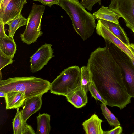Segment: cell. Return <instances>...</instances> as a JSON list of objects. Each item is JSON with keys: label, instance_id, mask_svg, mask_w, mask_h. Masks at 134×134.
<instances>
[{"label": "cell", "instance_id": "cell-1", "mask_svg": "<svg viewBox=\"0 0 134 134\" xmlns=\"http://www.w3.org/2000/svg\"><path fill=\"white\" fill-rule=\"evenodd\" d=\"M87 66L92 81L107 105L120 109L131 102L123 83L121 69L106 46L99 47L92 52Z\"/></svg>", "mask_w": 134, "mask_h": 134}, {"label": "cell", "instance_id": "cell-2", "mask_svg": "<svg viewBox=\"0 0 134 134\" xmlns=\"http://www.w3.org/2000/svg\"><path fill=\"white\" fill-rule=\"evenodd\" d=\"M58 5L66 12L74 29L83 41L93 34L96 26V19L86 10L78 0H60Z\"/></svg>", "mask_w": 134, "mask_h": 134}, {"label": "cell", "instance_id": "cell-3", "mask_svg": "<svg viewBox=\"0 0 134 134\" xmlns=\"http://www.w3.org/2000/svg\"><path fill=\"white\" fill-rule=\"evenodd\" d=\"M51 83L47 80L34 76L9 78L0 80V91L6 93L19 91L26 98L43 95L50 90Z\"/></svg>", "mask_w": 134, "mask_h": 134}, {"label": "cell", "instance_id": "cell-4", "mask_svg": "<svg viewBox=\"0 0 134 134\" xmlns=\"http://www.w3.org/2000/svg\"><path fill=\"white\" fill-rule=\"evenodd\" d=\"M81 69L77 66L69 67L61 72L51 83V93L65 96L81 84Z\"/></svg>", "mask_w": 134, "mask_h": 134}, {"label": "cell", "instance_id": "cell-5", "mask_svg": "<svg viewBox=\"0 0 134 134\" xmlns=\"http://www.w3.org/2000/svg\"><path fill=\"white\" fill-rule=\"evenodd\" d=\"M45 7L34 3L28 17L26 27L24 32L20 34L21 41L28 45L36 41L43 34L41 31V21Z\"/></svg>", "mask_w": 134, "mask_h": 134}, {"label": "cell", "instance_id": "cell-6", "mask_svg": "<svg viewBox=\"0 0 134 134\" xmlns=\"http://www.w3.org/2000/svg\"><path fill=\"white\" fill-rule=\"evenodd\" d=\"M112 56L121 69L123 83L128 94L134 98V66L130 58L120 49L115 52Z\"/></svg>", "mask_w": 134, "mask_h": 134}, {"label": "cell", "instance_id": "cell-7", "mask_svg": "<svg viewBox=\"0 0 134 134\" xmlns=\"http://www.w3.org/2000/svg\"><path fill=\"white\" fill-rule=\"evenodd\" d=\"M108 7L123 18L127 27L134 28V0H111Z\"/></svg>", "mask_w": 134, "mask_h": 134}, {"label": "cell", "instance_id": "cell-8", "mask_svg": "<svg viewBox=\"0 0 134 134\" xmlns=\"http://www.w3.org/2000/svg\"><path fill=\"white\" fill-rule=\"evenodd\" d=\"M52 46L51 44L46 43L42 45L30 57V70L33 73L41 70L54 56Z\"/></svg>", "mask_w": 134, "mask_h": 134}, {"label": "cell", "instance_id": "cell-9", "mask_svg": "<svg viewBox=\"0 0 134 134\" xmlns=\"http://www.w3.org/2000/svg\"><path fill=\"white\" fill-rule=\"evenodd\" d=\"M96 30L97 34L101 36L105 40L114 44L120 49L134 60V51L130 46L128 47L115 36L102 23L99 19H97Z\"/></svg>", "mask_w": 134, "mask_h": 134}, {"label": "cell", "instance_id": "cell-10", "mask_svg": "<svg viewBox=\"0 0 134 134\" xmlns=\"http://www.w3.org/2000/svg\"><path fill=\"white\" fill-rule=\"evenodd\" d=\"M27 0H11L5 9L0 12V20L5 24L20 15Z\"/></svg>", "mask_w": 134, "mask_h": 134}, {"label": "cell", "instance_id": "cell-11", "mask_svg": "<svg viewBox=\"0 0 134 134\" xmlns=\"http://www.w3.org/2000/svg\"><path fill=\"white\" fill-rule=\"evenodd\" d=\"M42 95L35 96L26 99L21 111L22 118L24 122H26L31 116L40 109L42 104Z\"/></svg>", "mask_w": 134, "mask_h": 134}, {"label": "cell", "instance_id": "cell-12", "mask_svg": "<svg viewBox=\"0 0 134 134\" xmlns=\"http://www.w3.org/2000/svg\"><path fill=\"white\" fill-rule=\"evenodd\" d=\"M87 93L81 84L65 96L68 102L76 108H79L85 106L87 103Z\"/></svg>", "mask_w": 134, "mask_h": 134}, {"label": "cell", "instance_id": "cell-13", "mask_svg": "<svg viewBox=\"0 0 134 134\" xmlns=\"http://www.w3.org/2000/svg\"><path fill=\"white\" fill-rule=\"evenodd\" d=\"M26 99L24 94L20 91L7 92L5 97L6 109H19L23 105Z\"/></svg>", "mask_w": 134, "mask_h": 134}, {"label": "cell", "instance_id": "cell-14", "mask_svg": "<svg viewBox=\"0 0 134 134\" xmlns=\"http://www.w3.org/2000/svg\"><path fill=\"white\" fill-rule=\"evenodd\" d=\"M15 115L13 120L12 124L14 134H35L32 127L26 122H24L22 118L21 112L17 109Z\"/></svg>", "mask_w": 134, "mask_h": 134}, {"label": "cell", "instance_id": "cell-15", "mask_svg": "<svg viewBox=\"0 0 134 134\" xmlns=\"http://www.w3.org/2000/svg\"><path fill=\"white\" fill-rule=\"evenodd\" d=\"M102 120L94 114L82 124L86 134H103L101 127Z\"/></svg>", "mask_w": 134, "mask_h": 134}, {"label": "cell", "instance_id": "cell-16", "mask_svg": "<svg viewBox=\"0 0 134 134\" xmlns=\"http://www.w3.org/2000/svg\"><path fill=\"white\" fill-rule=\"evenodd\" d=\"M100 20L103 24L112 34L127 46L130 47V44L129 39L123 29L119 24L102 19Z\"/></svg>", "mask_w": 134, "mask_h": 134}, {"label": "cell", "instance_id": "cell-17", "mask_svg": "<svg viewBox=\"0 0 134 134\" xmlns=\"http://www.w3.org/2000/svg\"><path fill=\"white\" fill-rule=\"evenodd\" d=\"M93 14L96 19H102L119 24L118 20L121 16L116 13L109 9L108 7L102 6Z\"/></svg>", "mask_w": 134, "mask_h": 134}, {"label": "cell", "instance_id": "cell-18", "mask_svg": "<svg viewBox=\"0 0 134 134\" xmlns=\"http://www.w3.org/2000/svg\"><path fill=\"white\" fill-rule=\"evenodd\" d=\"M16 48L13 37L9 36L5 37H0V50L8 56L13 59Z\"/></svg>", "mask_w": 134, "mask_h": 134}, {"label": "cell", "instance_id": "cell-19", "mask_svg": "<svg viewBox=\"0 0 134 134\" xmlns=\"http://www.w3.org/2000/svg\"><path fill=\"white\" fill-rule=\"evenodd\" d=\"M51 116L47 113H39L37 117V128L36 134H49L51 130Z\"/></svg>", "mask_w": 134, "mask_h": 134}, {"label": "cell", "instance_id": "cell-20", "mask_svg": "<svg viewBox=\"0 0 134 134\" xmlns=\"http://www.w3.org/2000/svg\"><path fill=\"white\" fill-rule=\"evenodd\" d=\"M28 18H26L21 14L8 23L9 29L8 30L9 36L13 37L15 32L20 27L27 25Z\"/></svg>", "mask_w": 134, "mask_h": 134}, {"label": "cell", "instance_id": "cell-21", "mask_svg": "<svg viewBox=\"0 0 134 134\" xmlns=\"http://www.w3.org/2000/svg\"><path fill=\"white\" fill-rule=\"evenodd\" d=\"M81 73V85L87 93L92 82V76L89 69L87 66H83L80 68Z\"/></svg>", "mask_w": 134, "mask_h": 134}, {"label": "cell", "instance_id": "cell-22", "mask_svg": "<svg viewBox=\"0 0 134 134\" xmlns=\"http://www.w3.org/2000/svg\"><path fill=\"white\" fill-rule=\"evenodd\" d=\"M100 108L103 114L110 126L116 127L120 125L117 118L108 108L105 104L103 103L101 104Z\"/></svg>", "mask_w": 134, "mask_h": 134}, {"label": "cell", "instance_id": "cell-23", "mask_svg": "<svg viewBox=\"0 0 134 134\" xmlns=\"http://www.w3.org/2000/svg\"><path fill=\"white\" fill-rule=\"evenodd\" d=\"M89 91L92 96L94 97L96 100H98L107 105L106 101L103 99L99 93L92 81L90 86Z\"/></svg>", "mask_w": 134, "mask_h": 134}, {"label": "cell", "instance_id": "cell-24", "mask_svg": "<svg viewBox=\"0 0 134 134\" xmlns=\"http://www.w3.org/2000/svg\"><path fill=\"white\" fill-rule=\"evenodd\" d=\"M12 59L0 50V70L6 66L12 64L13 61Z\"/></svg>", "mask_w": 134, "mask_h": 134}, {"label": "cell", "instance_id": "cell-25", "mask_svg": "<svg viewBox=\"0 0 134 134\" xmlns=\"http://www.w3.org/2000/svg\"><path fill=\"white\" fill-rule=\"evenodd\" d=\"M101 0H81L80 2L81 4L85 9L89 11L92 10L93 7L96 3L99 2Z\"/></svg>", "mask_w": 134, "mask_h": 134}, {"label": "cell", "instance_id": "cell-26", "mask_svg": "<svg viewBox=\"0 0 134 134\" xmlns=\"http://www.w3.org/2000/svg\"><path fill=\"white\" fill-rule=\"evenodd\" d=\"M38 1L43 5H47L51 7L54 5H58L60 0H33Z\"/></svg>", "mask_w": 134, "mask_h": 134}, {"label": "cell", "instance_id": "cell-27", "mask_svg": "<svg viewBox=\"0 0 134 134\" xmlns=\"http://www.w3.org/2000/svg\"><path fill=\"white\" fill-rule=\"evenodd\" d=\"M122 127L119 126L110 131H103V134H120L122 133Z\"/></svg>", "mask_w": 134, "mask_h": 134}, {"label": "cell", "instance_id": "cell-28", "mask_svg": "<svg viewBox=\"0 0 134 134\" xmlns=\"http://www.w3.org/2000/svg\"><path fill=\"white\" fill-rule=\"evenodd\" d=\"M5 25L3 22L0 20V37H5L7 36L5 33Z\"/></svg>", "mask_w": 134, "mask_h": 134}, {"label": "cell", "instance_id": "cell-29", "mask_svg": "<svg viewBox=\"0 0 134 134\" xmlns=\"http://www.w3.org/2000/svg\"><path fill=\"white\" fill-rule=\"evenodd\" d=\"M11 0H3L0 4V12L3 11Z\"/></svg>", "mask_w": 134, "mask_h": 134}, {"label": "cell", "instance_id": "cell-30", "mask_svg": "<svg viewBox=\"0 0 134 134\" xmlns=\"http://www.w3.org/2000/svg\"><path fill=\"white\" fill-rule=\"evenodd\" d=\"M6 94V93L3 91H0V97H5Z\"/></svg>", "mask_w": 134, "mask_h": 134}, {"label": "cell", "instance_id": "cell-31", "mask_svg": "<svg viewBox=\"0 0 134 134\" xmlns=\"http://www.w3.org/2000/svg\"><path fill=\"white\" fill-rule=\"evenodd\" d=\"M130 46L131 48L134 51V44L131 43L130 44Z\"/></svg>", "mask_w": 134, "mask_h": 134}, {"label": "cell", "instance_id": "cell-32", "mask_svg": "<svg viewBox=\"0 0 134 134\" xmlns=\"http://www.w3.org/2000/svg\"><path fill=\"white\" fill-rule=\"evenodd\" d=\"M0 80H2V76L1 73V70H0Z\"/></svg>", "mask_w": 134, "mask_h": 134}, {"label": "cell", "instance_id": "cell-33", "mask_svg": "<svg viewBox=\"0 0 134 134\" xmlns=\"http://www.w3.org/2000/svg\"><path fill=\"white\" fill-rule=\"evenodd\" d=\"M131 62H132L133 65L134 66V60H133L131 58Z\"/></svg>", "mask_w": 134, "mask_h": 134}, {"label": "cell", "instance_id": "cell-34", "mask_svg": "<svg viewBox=\"0 0 134 134\" xmlns=\"http://www.w3.org/2000/svg\"><path fill=\"white\" fill-rule=\"evenodd\" d=\"M131 30H132L134 33V28H132Z\"/></svg>", "mask_w": 134, "mask_h": 134}, {"label": "cell", "instance_id": "cell-35", "mask_svg": "<svg viewBox=\"0 0 134 134\" xmlns=\"http://www.w3.org/2000/svg\"><path fill=\"white\" fill-rule=\"evenodd\" d=\"M3 1V0H1V2H0V4H1Z\"/></svg>", "mask_w": 134, "mask_h": 134}, {"label": "cell", "instance_id": "cell-36", "mask_svg": "<svg viewBox=\"0 0 134 134\" xmlns=\"http://www.w3.org/2000/svg\"><path fill=\"white\" fill-rule=\"evenodd\" d=\"M1 0H0V2H1Z\"/></svg>", "mask_w": 134, "mask_h": 134}, {"label": "cell", "instance_id": "cell-37", "mask_svg": "<svg viewBox=\"0 0 134 134\" xmlns=\"http://www.w3.org/2000/svg\"><path fill=\"white\" fill-rule=\"evenodd\" d=\"M132 134H134V132L132 133Z\"/></svg>", "mask_w": 134, "mask_h": 134}]
</instances>
